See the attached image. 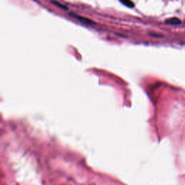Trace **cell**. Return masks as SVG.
Here are the masks:
<instances>
[{"mask_svg":"<svg viewBox=\"0 0 185 185\" xmlns=\"http://www.w3.org/2000/svg\"><path fill=\"white\" fill-rule=\"evenodd\" d=\"M166 23L167 24H172V25H179L181 24V20L177 18H172L166 20Z\"/></svg>","mask_w":185,"mask_h":185,"instance_id":"obj_2","label":"cell"},{"mask_svg":"<svg viewBox=\"0 0 185 185\" xmlns=\"http://www.w3.org/2000/svg\"><path fill=\"white\" fill-rule=\"evenodd\" d=\"M120 2L122 3L123 5H124L125 6H126V7H130V8L135 7V4H134L132 2H131V1H121Z\"/></svg>","mask_w":185,"mask_h":185,"instance_id":"obj_3","label":"cell"},{"mask_svg":"<svg viewBox=\"0 0 185 185\" xmlns=\"http://www.w3.org/2000/svg\"><path fill=\"white\" fill-rule=\"evenodd\" d=\"M53 3H54V5H56V6H59V7H61L62 9H68V7H65V5H62V4H60L59 2H53Z\"/></svg>","mask_w":185,"mask_h":185,"instance_id":"obj_4","label":"cell"},{"mask_svg":"<svg viewBox=\"0 0 185 185\" xmlns=\"http://www.w3.org/2000/svg\"><path fill=\"white\" fill-rule=\"evenodd\" d=\"M70 15H72V16H74L75 18H76L77 19H78L80 21H81L82 23H86V24H89V25H90V24H93V23H94L93 22V21H91L90 20H89V19H87V18H84V17L79 16V15H76V14L70 13Z\"/></svg>","mask_w":185,"mask_h":185,"instance_id":"obj_1","label":"cell"}]
</instances>
